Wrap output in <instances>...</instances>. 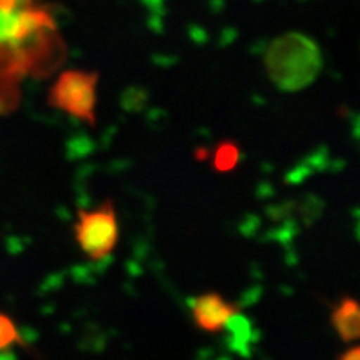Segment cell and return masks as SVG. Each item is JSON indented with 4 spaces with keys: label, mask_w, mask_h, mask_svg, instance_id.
<instances>
[{
    "label": "cell",
    "mask_w": 360,
    "mask_h": 360,
    "mask_svg": "<svg viewBox=\"0 0 360 360\" xmlns=\"http://www.w3.org/2000/svg\"><path fill=\"white\" fill-rule=\"evenodd\" d=\"M240 160V147L233 141H222L214 150V169L220 174L231 172Z\"/></svg>",
    "instance_id": "obj_7"
},
{
    "label": "cell",
    "mask_w": 360,
    "mask_h": 360,
    "mask_svg": "<svg viewBox=\"0 0 360 360\" xmlns=\"http://www.w3.org/2000/svg\"><path fill=\"white\" fill-rule=\"evenodd\" d=\"M191 307L193 323L209 334L222 332L232 315L240 312L238 305L229 302L219 292H205L195 297Z\"/></svg>",
    "instance_id": "obj_5"
},
{
    "label": "cell",
    "mask_w": 360,
    "mask_h": 360,
    "mask_svg": "<svg viewBox=\"0 0 360 360\" xmlns=\"http://www.w3.org/2000/svg\"><path fill=\"white\" fill-rule=\"evenodd\" d=\"M15 344L24 345L15 323L6 314H0V352H7Z\"/></svg>",
    "instance_id": "obj_9"
},
{
    "label": "cell",
    "mask_w": 360,
    "mask_h": 360,
    "mask_svg": "<svg viewBox=\"0 0 360 360\" xmlns=\"http://www.w3.org/2000/svg\"><path fill=\"white\" fill-rule=\"evenodd\" d=\"M332 326L340 340H360V302L352 297H342L330 315Z\"/></svg>",
    "instance_id": "obj_6"
},
{
    "label": "cell",
    "mask_w": 360,
    "mask_h": 360,
    "mask_svg": "<svg viewBox=\"0 0 360 360\" xmlns=\"http://www.w3.org/2000/svg\"><path fill=\"white\" fill-rule=\"evenodd\" d=\"M98 74L94 70H64L49 90V103L67 115L96 125Z\"/></svg>",
    "instance_id": "obj_3"
},
{
    "label": "cell",
    "mask_w": 360,
    "mask_h": 360,
    "mask_svg": "<svg viewBox=\"0 0 360 360\" xmlns=\"http://www.w3.org/2000/svg\"><path fill=\"white\" fill-rule=\"evenodd\" d=\"M67 44L47 0H0V87L20 90L27 77L52 75Z\"/></svg>",
    "instance_id": "obj_1"
},
{
    "label": "cell",
    "mask_w": 360,
    "mask_h": 360,
    "mask_svg": "<svg viewBox=\"0 0 360 360\" xmlns=\"http://www.w3.org/2000/svg\"><path fill=\"white\" fill-rule=\"evenodd\" d=\"M225 328L231 332L232 349H236L237 352H242V349L247 347V342L252 339V326L249 319L244 317L240 312L233 314Z\"/></svg>",
    "instance_id": "obj_8"
},
{
    "label": "cell",
    "mask_w": 360,
    "mask_h": 360,
    "mask_svg": "<svg viewBox=\"0 0 360 360\" xmlns=\"http://www.w3.org/2000/svg\"><path fill=\"white\" fill-rule=\"evenodd\" d=\"M20 90H11L0 87V117L8 115L19 107Z\"/></svg>",
    "instance_id": "obj_10"
},
{
    "label": "cell",
    "mask_w": 360,
    "mask_h": 360,
    "mask_svg": "<svg viewBox=\"0 0 360 360\" xmlns=\"http://www.w3.org/2000/svg\"><path fill=\"white\" fill-rule=\"evenodd\" d=\"M322 51L309 35L287 32L269 44L264 65L270 82L282 92H297L309 87L322 70Z\"/></svg>",
    "instance_id": "obj_2"
},
{
    "label": "cell",
    "mask_w": 360,
    "mask_h": 360,
    "mask_svg": "<svg viewBox=\"0 0 360 360\" xmlns=\"http://www.w3.org/2000/svg\"><path fill=\"white\" fill-rule=\"evenodd\" d=\"M75 240L90 260L109 257L119 242V220L114 202L105 200L92 210H79L74 225Z\"/></svg>",
    "instance_id": "obj_4"
},
{
    "label": "cell",
    "mask_w": 360,
    "mask_h": 360,
    "mask_svg": "<svg viewBox=\"0 0 360 360\" xmlns=\"http://www.w3.org/2000/svg\"><path fill=\"white\" fill-rule=\"evenodd\" d=\"M339 360H360V345H354L339 355Z\"/></svg>",
    "instance_id": "obj_11"
}]
</instances>
